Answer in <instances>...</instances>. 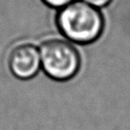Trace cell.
<instances>
[{"label":"cell","mask_w":130,"mask_h":130,"mask_svg":"<svg viewBox=\"0 0 130 130\" xmlns=\"http://www.w3.org/2000/svg\"><path fill=\"white\" fill-rule=\"evenodd\" d=\"M10 71L19 79H30L40 69V54L36 45L24 42L15 45L8 57Z\"/></svg>","instance_id":"3"},{"label":"cell","mask_w":130,"mask_h":130,"mask_svg":"<svg viewBox=\"0 0 130 130\" xmlns=\"http://www.w3.org/2000/svg\"><path fill=\"white\" fill-rule=\"evenodd\" d=\"M59 32L77 44L99 39L104 29V17L98 8L84 1H74L59 10L56 17Z\"/></svg>","instance_id":"1"},{"label":"cell","mask_w":130,"mask_h":130,"mask_svg":"<svg viewBox=\"0 0 130 130\" xmlns=\"http://www.w3.org/2000/svg\"><path fill=\"white\" fill-rule=\"evenodd\" d=\"M42 1L51 8L62 9L65 6L71 4L75 0H42Z\"/></svg>","instance_id":"4"},{"label":"cell","mask_w":130,"mask_h":130,"mask_svg":"<svg viewBox=\"0 0 130 130\" xmlns=\"http://www.w3.org/2000/svg\"><path fill=\"white\" fill-rule=\"evenodd\" d=\"M86 3L90 4L91 6H93L95 8H103V7H106L113 1V0H82Z\"/></svg>","instance_id":"5"},{"label":"cell","mask_w":130,"mask_h":130,"mask_svg":"<svg viewBox=\"0 0 130 130\" xmlns=\"http://www.w3.org/2000/svg\"><path fill=\"white\" fill-rule=\"evenodd\" d=\"M39 54L42 69L55 80H69L79 71L80 55L71 42L65 39H46L40 44Z\"/></svg>","instance_id":"2"}]
</instances>
